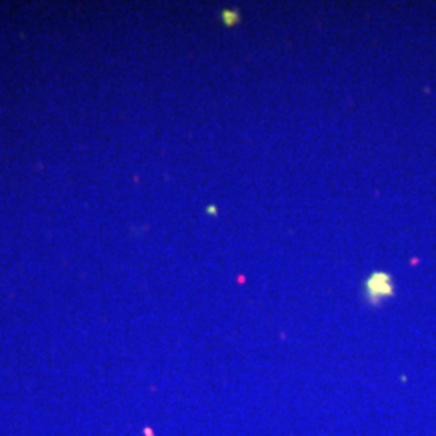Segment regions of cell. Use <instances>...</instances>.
Returning <instances> with one entry per match:
<instances>
[{"mask_svg": "<svg viewBox=\"0 0 436 436\" xmlns=\"http://www.w3.org/2000/svg\"><path fill=\"white\" fill-rule=\"evenodd\" d=\"M391 292H393V281H391V277H388V275L375 273L367 281V294L373 302L389 296Z\"/></svg>", "mask_w": 436, "mask_h": 436, "instance_id": "6da1fadb", "label": "cell"}, {"mask_svg": "<svg viewBox=\"0 0 436 436\" xmlns=\"http://www.w3.org/2000/svg\"><path fill=\"white\" fill-rule=\"evenodd\" d=\"M223 16H225V23L226 25H234V23H238V12H234V10H231V12H225L223 13Z\"/></svg>", "mask_w": 436, "mask_h": 436, "instance_id": "7a4b0ae2", "label": "cell"}]
</instances>
